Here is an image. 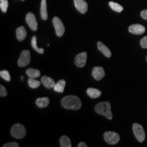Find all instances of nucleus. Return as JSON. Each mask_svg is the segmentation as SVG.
Instances as JSON below:
<instances>
[{
  "label": "nucleus",
  "instance_id": "obj_1",
  "mask_svg": "<svg viewBox=\"0 0 147 147\" xmlns=\"http://www.w3.org/2000/svg\"><path fill=\"white\" fill-rule=\"evenodd\" d=\"M61 106L66 109L76 110L81 108L82 103L78 97L75 95H68L62 99Z\"/></svg>",
  "mask_w": 147,
  "mask_h": 147
},
{
  "label": "nucleus",
  "instance_id": "obj_2",
  "mask_svg": "<svg viewBox=\"0 0 147 147\" xmlns=\"http://www.w3.org/2000/svg\"><path fill=\"white\" fill-rule=\"evenodd\" d=\"M95 110L97 114L104 116L108 119L110 120L113 119V114L111 112V106H110V102H104L98 103L95 106Z\"/></svg>",
  "mask_w": 147,
  "mask_h": 147
},
{
  "label": "nucleus",
  "instance_id": "obj_3",
  "mask_svg": "<svg viewBox=\"0 0 147 147\" xmlns=\"http://www.w3.org/2000/svg\"><path fill=\"white\" fill-rule=\"evenodd\" d=\"M10 134L12 137L15 138L16 139H21L26 135V130L23 125L16 123L12 127Z\"/></svg>",
  "mask_w": 147,
  "mask_h": 147
},
{
  "label": "nucleus",
  "instance_id": "obj_4",
  "mask_svg": "<svg viewBox=\"0 0 147 147\" xmlns=\"http://www.w3.org/2000/svg\"><path fill=\"white\" fill-rule=\"evenodd\" d=\"M133 131L134 136L140 142H142L145 139V132L142 126L138 123L133 125Z\"/></svg>",
  "mask_w": 147,
  "mask_h": 147
},
{
  "label": "nucleus",
  "instance_id": "obj_5",
  "mask_svg": "<svg viewBox=\"0 0 147 147\" xmlns=\"http://www.w3.org/2000/svg\"><path fill=\"white\" fill-rule=\"evenodd\" d=\"M31 61L30 52L27 50L22 51L20 57L18 60V65L19 67H25L28 65Z\"/></svg>",
  "mask_w": 147,
  "mask_h": 147
},
{
  "label": "nucleus",
  "instance_id": "obj_6",
  "mask_svg": "<svg viewBox=\"0 0 147 147\" xmlns=\"http://www.w3.org/2000/svg\"><path fill=\"white\" fill-rule=\"evenodd\" d=\"M53 23L55 27L57 36L58 37L63 36L64 32H65V27H64L63 24L62 23V21H61L60 18L55 16V17L53 18Z\"/></svg>",
  "mask_w": 147,
  "mask_h": 147
},
{
  "label": "nucleus",
  "instance_id": "obj_7",
  "mask_svg": "<svg viewBox=\"0 0 147 147\" xmlns=\"http://www.w3.org/2000/svg\"><path fill=\"white\" fill-rule=\"evenodd\" d=\"M104 138L106 142L109 144H116L120 139L119 134L113 131L105 132L104 134Z\"/></svg>",
  "mask_w": 147,
  "mask_h": 147
},
{
  "label": "nucleus",
  "instance_id": "obj_8",
  "mask_svg": "<svg viewBox=\"0 0 147 147\" xmlns=\"http://www.w3.org/2000/svg\"><path fill=\"white\" fill-rule=\"evenodd\" d=\"M26 22L32 30L36 31L38 29V23L36 16L32 12H29L26 15Z\"/></svg>",
  "mask_w": 147,
  "mask_h": 147
},
{
  "label": "nucleus",
  "instance_id": "obj_9",
  "mask_svg": "<svg viewBox=\"0 0 147 147\" xmlns=\"http://www.w3.org/2000/svg\"><path fill=\"white\" fill-rule=\"evenodd\" d=\"M87 53L86 52L79 53L76 55V59H75V65L78 67H84L87 61Z\"/></svg>",
  "mask_w": 147,
  "mask_h": 147
},
{
  "label": "nucleus",
  "instance_id": "obj_10",
  "mask_svg": "<svg viewBox=\"0 0 147 147\" xmlns=\"http://www.w3.org/2000/svg\"><path fill=\"white\" fill-rule=\"evenodd\" d=\"M74 2L77 10L79 11L80 13L85 14L87 12L88 5L84 0H74Z\"/></svg>",
  "mask_w": 147,
  "mask_h": 147
},
{
  "label": "nucleus",
  "instance_id": "obj_11",
  "mask_svg": "<svg viewBox=\"0 0 147 147\" xmlns=\"http://www.w3.org/2000/svg\"><path fill=\"white\" fill-rule=\"evenodd\" d=\"M145 27L140 24H134L129 27V32L135 35H141L145 32Z\"/></svg>",
  "mask_w": 147,
  "mask_h": 147
},
{
  "label": "nucleus",
  "instance_id": "obj_12",
  "mask_svg": "<svg viewBox=\"0 0 147 147\" xmlns=\"http://www.w3.org/2000/svg\"><path fill=\"white\" fill-rule=\"evenodd\" d=\"M105 76V71L102 67H95L92 70V76L96 80H100Z\"/></svg>",
  "mask_w": 147,
  "mask_h": 147
},
{
  "label": "nucleus",
  "instance_id": "obj_13",
  "mask_svg": "<svg viewBox=\"0 0 147 147\" xmlns=\"http://www.w3.org/2000/svg\"><path fill=\"white\" fill-rule=\"evenodd\" d=\"M41 82L42 84H43L45 87L47 88V89H52L55 87V80H53V78H50V77L47 76H44L42 77L41 78Z\"/></svg>",
  "mask_w": 147,
  "mask_h": 147
},
{
  "label": "nucleus",
  "instance_id": "obj_14",
  "mask_svg": "<svg viewBox=\"0 0 147 147\" xmlns=\"http://www.w3.org/2000/svg\"><path fill=\"white\" fill-rule=\"evenodd\" d=\"M97 48H98L99 51H100L101 53H102L104 55H105L106 57L109 58L111 57V52H110V49L106 47V45H104L102 42H97Z\"/></svg>",
  "mask_w": 147,
  "mask_h": 147
},
{
  "label": "nucleus",
  "instance_id": "obj_15",
  "mask_svg": "<svg viewBox=\"0 0 147 147\" xmlns=\"http://www.w3.org/2000/svg\"><path fill=\"white\" fill-rule=\"evenodd\" d=\"M16 38L18 41L21 42L26 38L27 36V32L26 29L24 27H20L16 29Z\"/></svg>",
  "mask_w": 147,
  "mask_h": 147
},
{
  "label": "nucleus",
  "instance_id": "obj_16",
  "mask_svg": "<svg viewBox=\"0 0 147 147\" xmlns=\"http://www.w3.org/2000/svg\"><path fill=\"white\" fill-rule=\"evenodd\" d=\"M49 97H39L36 101V104L38 107L43 108H46L49 104Z\"/></svg>",
  "mask_w": 147,
  "mask_h": 147
},
{
  "label": "nucleus",
  "instance_id": "obj_17",
  "mask_svg": "<svg viewBox=\"0 0 147 147\" xmlns=\"http://www.w3.org/2000/svg\"><path fill=\"white\" fill-rule=\"evenodd\" d=\"M40 15H41L42 19L45 20V21L48 18L47 0H42L41 8H40Z\"/></svg>",
  "mask_w": 147,
  "mask_h": 147
},
{
  "label": "nucleus",
  "instance_id": "obj_18",
  "mask_svg": "<svg viewBox=\"0 0 147 147\" xmlns=\"http://www.w3.org/2000/svg\"><path fill=\"white\" fill-rule=\"evenodd\" d=\"M87 93L90 97L91 98H97L102 94V92L100 90L97 89H93V88H89L87 90Z\"/></svg>",
  "mask_w": 147,
  "mask_h": 147
},
{
  "label": "nucleus",
  "instance_id": "obj_19",
  "mask_svg": "<svg viewBox=\"0 0 147 147\" xmlns=\"http://www.w3.org/2000/svg\"><path fill=\"white\" fill-rule=\"evenodd\" d=\"M65 87V81L64 80H60L55 84L53 89L58 93H63L64 91V89Z\"/></svg>",
  "mask_w": 147,
  "mask_h": 147
},
{
  "label": "nucleus",
  "instance_id": "obj_20",
  "mask_svg": "<svg viewBox=\"0 0 147 147\" xmlns=\"http://www.w3.org/2000/svg\"><path fill=\"white\" fill-rule=\"evenodd\" d=\"M40 71L38 69L29 68L26 70V74L28 76L29 78H38L40 76Z\"/></svg>",
  "mask_w": 147,
  "mask_h": 147
},
{
  "label": "nucleus",
  "instance_id": "obj_21",
  "mask_svg": "<svg viewBox=\"0 0 147 147\" xmlns=\"http://www.w3.org/2000/svg\"><path fill=\"white\" fill-rule=\"evenodd\" d=\"M60 145L61 147H71L70 140L66 136H63L60 138Z\"/></svg>",
  "mask_w": 147,
  "mask_h": 147
},
{
  "label": "nucleus",
  "instance_id": "obj_22",
  "mask_svg": "<svg viewBox=\"0 0 147 147\" xmlns=\"http://www.w3.org/2000/svg\"><path fill=\"white\" fill-rule=\"evenodd\" d=\"M109 5L110 8H112V10H113L117 12H121L123 10V7L121 6L119 3L113 2V1H110Z\"/></svg>",
  "mask_w": 147,
  "mask_h": 147
},
{
  "label": "nucleus",
  "instance_id": "obj_23",
  "mask_svg": "<svg viewBox=\"0 0 147 147\" xmlns=\"http://www.w3.org/2000/svg\"><path fill=\"white\" fill-rule=\"evenodd\" d=\"M32 46L33 49H34L36 52L40 53V54H43L45 53V50L43 49H40V48H38V46H37V41H36V36H34L32 38Z\"/></svg>",
  "mask_w": 147,
  "mask_h": 147
},
{
  "label": "nucleus",
  "instance_id": "obj_24",
  "mask_svg": "<svg viewBox=\"0 0 147 147\" xmlns=\"http://www.w3.org/2000/svg\"><path fill=\"white\" fill-rule=\"evenodd\" d=\"M28 84L29 87L32 88V89H36V88L40 87V84H41V82L36 80L35 78H29L28 80Z\"/></svg>",
  "mask_w": 147,
  "mask_h": 147
},
{
  "label": "nucleus",
  "instance_id": "obj_25",
  "mask_svg": "<svg viewBox=\"0 0 147 147\" xmlns=\"http://www.w3.org/2000/svg\"><path fill=\"white\" fill-rule=\"evenodd\" d=\"M8 7V0H0V8L3 12H6Z\"/></svg>",
  "mask_w": 147,
  "mask_h": 147
},
{
  "label": "nucleus",
  "instance_id": "obj_26",
  "mask_svg": "<svg viewBox=\"0 0 147 147\" xmlns=\"http://www.w3.org/2000/svg\"><path fill=\"white\" fill-rule=\"evenodd\" d=\"M0 76L3 79L6 80V81H10V75L8 70H1L0 71Z\"/></svg>",
  "mask_w": 147,
  "mask_h": 147
},
{
  "label": "nucleus",
  "instance_id": "obj_27",
  "mask_svg": "<svg viewBox=\"0 0 147 147\" xmlns=\"http://www.w3.org/2000/svg\"><path fill=\"white\" fill-rule=\"evenodd\" d=\"M8 95V92H7L5 88L3 85H0V96L5 97Z\"/></svg>",
  "mask_w": 147,
  "mask_h": 147
},
{
  "label": "nucleus",
  "instance_id": "obj_28",
  "mask_svg": "<svg viewBox=\"0 0 147 147\" xmlns=\"http://www.w3.org/2000/svg\"><path fill=\"white\" fill-rule=\"evenodd\" d=\"M141 47L144 49H147V36L144 37L142 40H140Z\"/></svg>",
  "mask_w": 147,
  "mask_h": 147
},
{
  "label": "nucleus",
  "instance_id": "obj_29",
  "mask_svg": "<svg viewBox=\"0 0 147 147\" xmlns=\"http://www.w3.org/2000/svg\"><path fill=\"white\" fill-rule=\"evenodd\" d=\"M19 145L16 142H9L3 145V147H18Z\"/></svg>",
  "mask_w": 147,
  "mask_h": 147
},
{
  "label": "nucleus",
  "instance_id": "obj_30",
  "mask_svg": "<svg viewBox=\"0 0 147 147\" xmlns=\"http://www.w3.org/2000/svg\"><path fill=\"white\" fill-rule=\"evenodd\" d=\"M140 15L142 16V18H144L145 20H147V10H142V12H141Z\"/></svg>",
  "mask_w": 147,
  "mask_h": 147
},
{
  "label": "nucleus",
  "instance_id": "obj_31",
  "mask_svg": "<svg viewBox=\"0 0 147 147\" xmlns=\"http://www.w3.org/2000/svg\"><path fill=\"white\" fill-rule=\"evenodd\" d=\"M87 145L84 142H80L78 144V147H87Z\"/></svg>",
  "mask_w": 147,
  "mask_h": 147
},
{
  "label": "nucleus",
  "instance_id": "obj_32",
  "mask_svg": "<svg viewBox=\"0 0 147 147\" xmlns=\"http://www.w3.org/2000/svg\"><path fill=\"white\" fill-rule=\"evenodd\" d=\"M21 80H23V76H21Z\"/></svg>",
  "mask_w": 147,
  "mask_h": 147
},
{
  "label": "nucleus",
  "instance_id": "obj_33",
  "mask_svg": "<svg viewBox=\"0 0 147 147\" xmlns=\"http://www.w3.org/2000/svg\"><path fill=\"white\" fill-rule=\"evenodd\" d=\"M22 1H25V0H22Z\"/></svg>",
  "mask_w": 147,
  "mask_h": 147
},
{
  "label": "nucleus",
  "instance_id": "obj_34",
  "mask_svg": "<svg viewBox=\"0 0 147 147\" xmlns=\"http://www.w3.org/2000/svg\"><path fill=\"white\" fill-rule=\"evenodd\" d=\"M146 61H147V57H146Z\"/></svg>",
  "mask_w": 147,
  "mask_h": 147
}]
</instances>
